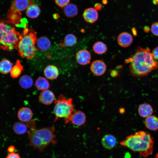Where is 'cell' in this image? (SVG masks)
<instances>
[{"label":"cell","mask_w":158,"mask_h":158,"mask_svg":"<svg viewBox=\"0 0 158 158\" xmlns=\"http://www.w3.org/2000/svg\"><path fill=\"white\" fill-rule=\"evenodd\" d=\"M72 98L66 99L63 95H60L54 101V109L55 122L60 118H63L67 124L71 121V116L73 113L74 107Z\"/></svg>","instance_id":"6"},{"label":"cell","mask_w":158,"mask_h":158,"mask_svg":"<svg viewBox=\"0 0 158 158\" xmlns=\"http://www.w3.org/2000/svg\"><path fill=\"white\" fill-rule=\"evenodd\" d=\"M76 59L79 64L85 65L90 63L91 59V54L87 50H80L76 53Z\"/></svg>","instance_id":"10"},{"label":"cell","mask_w":158,"mask_h":158,"mask_svg":"<svg viewBox=\"0 0 158 158\" xmlns=\"http://www.w3.org/2000/svg\"><path fill=\"white\" fill-rule=\"evenodd\" d=\"M30 130H28L29 145L34 149L43 151L49 144H56L57 141L54 133L55 128L53 126L37 129L34 120H31L26 123Z\"/></svg>","instance_id":"2"},{"label":"cell","mask_w":158,"mask_h":158,"mask_svg":"<svg viewBox=\"0 0 158 158\" xmlns=\"http://www.w3.org/2000/svg\"><path fill=\"white\" fill-rule=\"evenodd\" d=\"M6 158H20L18 153L15 152L10 153Z\"/></svg>","instance_id":"32"},{"label":"cell","mask_w":158,"mask_h":158,"mask_svg":"<svg viewBox=\"0 0 158 158\" xmlns=\"http://www.w3.org/2000/svg\"><path fill=\"white\" fill-rule=\"evenodd\" d=\"M153 4L155 5L158 4V0H153Z\"/></svg>","instance_id":"35"},{"label":"cell","mask_w":158,"mask_h":158,"mask_svg":"<svg viewBox=\"0 0 158 158\" xmlns=\"http://www.w3.org/2000/svg\"><path fill=\"white\" fill-rule=\"evenodd\" d=\"M107 0H103L102 2L104 4H107Z\"/></svg>","instance_id":"36"},{"label":"cell","mask_w":158,"mask_h":158,"mask_svg":"<svg viewBox=\"0 0 158 158\" xmlns=\"http://www.w3.org/2000/svg\"><path fill=\"white\" fill-rule=\"evenodd\" d=\"M92 49L94 52L98 54H102L105 53L107 50V46L103 42L98 41L93 44Z\"/></svg>","instance_id":"26"},{"label":"cell","mask_w":158,"mask_h":158,"mask_svg":"<svg viewBox=\"0 0 158 158\" xmlns=\"http://www.w3.org/2000/svg\"><path fill=\"white\" fill-rule=\"evenodd\" d=\"M12 67V63L8 59H3L0 61V72L2 74L10 72Z\"/></svg>","instance_id":"25"},{"label":"cell","mask_w":158,"mask_h":158,"mask_svg":"<svg viewBox=\"0 0 158 158\" xmlns=\"http://www.w3.org/2000/svg\"><path fill=\"white\" fill-rule=\"evenodd\" d=\"M37 39L36 33L32 29L26 28L23 30L15 48L21 57L34 58L37 50L36 44Z\"/></svg>","instance_id":"4"},{"label":"cell","mask_w":158,"mask_h":158,"mask_svg":"<svg viewBox=\"0 0 158 158\" xmlns=\"http://www.w3.org/2000/svg\"><path fill=\"white\" fill-rule=\"evenodd\" d=\"M20 35L11 23L7 21H0L1 49L4 50L11 51L15 48Z\"/></svg>","instance_id":"5"},{"label":"cell","mask_w":158,"mask_h":158,"mask_svg":"<svg viewBox=\"0 0 158 158\" xmlns=\"http://www.w3.org/2000/svg\"><path fill=\"white\" fill-rule=\"evenodd\" d=\"M102 8V6L101 4L99 3L95 4L94 6V8L96 11H99Z\"/></svg>","instance_id":"34"},{"label":"cell","mask_w":158,"mask_h":158,"mask_svg":"<svg viewBox=\"0 0 158 158\" xmlns=\"http://www.w3.org/2000/svg\"><path fill=\"white\" fill-rule=\"evenodd\" d=\"M39 99L42 104L45 105H49L54 101V94L52 91L48 90H43L40 93Z\"/></svg>","instance_id":"9"},{"label":"cell","mask_w":158,"mask_h":158,"mask_svg":"<svg viewBox=\"0 0 158 158\" xmlns=\"http://www.w3.org/2000/svg\"><path fill=\"white\" fill-rule=\"evenodd\" d=\"M154 158H158V153L156 154V155H155Z\"/></svg>","instance_id":"37"},{"label":"cell","mask_w":158,"mask_h":158,"mask_svg":"<svg viewBox=\"0 0 158 158\" xmlns=\"http://www.w3.org/2000/svg\"><path fill=\"white\" fill-rule=\"evenodd\" d=\"M17 116L20 121L28 122L31 120L33 113L30 108L26 107H22L18 111Z\"/></svg>","instance_id":"11"},{"label":"cell","mask_w":158,"mask_h":158,"mask_svg":"<svg viewBox=\"0 0 158 158\" xmlns=\"http://www.w3.org/2000/svg\"><path fill=\"white\" fill-rule=\"evenodd\" d=\"M28 128L26 124L21 121L15 123L13 127V131L17 135H22L27 132Z\"/></svg>","instance_id":"23"},{"label":"cell","mask_w":158,"mask_h":158,"mask_svg":"<svg viewBox=\"0 0 158 158\" xmlns=\"http://www.w3.org/2000/svg\"><path fill=\"white\" fill-rule=\"evenodd\" d=\"M16 150L15 147L13 145L9 147L7 149V151L10 153L14 152Z\"/></svg>","instance_id":"33"},{"label":"cell","mask_w":158,"mask_h":158,"mask_svg":"<svg viewBox=\"0 0 158 158\" xmlns=\"http://www.w3.org/2000/svg\"><path fill=\"white\" fill-rule=\"evenodd\" d=\"M148 48L144 49L138 47L129 66L130 71L132 75L135 77L145 76L158 67V63Z\"/></svg>","instance_id":"1"},{"label":"cell","mask_w":158,"mask_h":158,"mask_svg":"<svg viewBox=\"0 0 158 158\" xmlns=\"http://www.w3.org/2000/svg\"><path fill=\"white\" fill-rule=\"evenodd\" d=\"M32 3V0H14L11 9L14 13L21 12L27 9Z\"/></svg>","instance_id":"7"},{"label":"cell","mask_w":158,"mask_h":158,"mask_svg":"<svg viewBox=\"0 0 158 158\" xmlns=\"http://www.w3.org/2000/svg\"><path fill=\"white\" fill-rule=\"evenodd\" d=\"M118 44L123 47H126L130 46L133 41V38L129 33L123 32L120 33L117 38Z\"/></svg>","instance_id":"12"},{"label":"cell","mask_w":158,"mask_h":158,"mask_svg":"<svg viewBox=\"0 0 158 158\" xmlns=\"http://www.w3.org/2000/svg\"><path fill=\"white\" fill-rule=\"evenodd\" d=\"M152 54L154 59L155 60H158V47L153 50Z\"/></svg>","instance_id":"31"},{"label":"cell","mask_w":158,"mask_h":158,"mask_svg":"<svg viewBox=\"0 0 158 158\" xmlns=\"http://www.w3.org/2000/svg\"><path fill=\"white\" fill-rule=\"evenodd\" d=\"M23 69V67L19 60H17L16 64L13 66L10 72L11 77L16 78L19 76Z\"/></svg>","instance_id":"27"},{"label":"cell","mask_w":158,"mask_h":158,"mask_svg":"<svg viewBox=\"0 0 158 158\" xmlns=\"http://www.w3.org/2000/svg\"><path fill=\"white\" fill-rule=\"evenodd\" d=\"M120 144L146 158L153 152L154 139L149 133L140 131L127 136Z\"/></svg>","instance_id":"3"},{"label":"cell","mask_w":158,"mask_h":158,"mask_svg":"<svg viewBox=\"0 0 158 158\" xmlns=\"http://www.w3.org/2000/svg\"><path fill=\"white\" fill-rule=\"evenodd\" d=\"M83 16L86 22L93 23L97 20L98 15L97 11L95 8H89L85 10L83 13Z\"/></svg>","instance_id":"13"},{"label":"cell","mask_w":158,"mask_h":158,"mask_svg":"<svg viewBox=\"0 0 158 158\" xmlns=\"http://www.w3.org/2000/svg\"><path fill=\"white\" fill-rule=\"evenodd\" d=\"M138 112L140 116L143 118L151 116L153 112L151 106L148 103H144L140 104L138 109Z\"/></svg>","instance_id":"18"},{"label":"cell","mask_w":158,"mask_h":158,"mask_svg":"<svg viewBox=\"0 0 158 158\" xmlns=\"http://www.w3.org/2000/svg\"><path fill=\"white\" fill-rule=\"evenodd\" d=\"M20 86L24 89L31 88L33 85V81L32 78L29 75H24L20 77L19 80Z\"/></svg>","instance_id":"22"},{"label":"cell","mask_w":158,"mask_h":158,"mask_svg":"<svg viewBox=\"0 0 158 158\" xmlns=\"http://www.w3.org/2000/svg\"><path fill=\"white\" fill-rule=\"evenodd\" d=\"M101 143L102 146L105 149L110 150L114 148L116 144V138L111 134H107L102 138Z\"/></svg>","instance_id":"16"},{"label":"cell","mask_w":158,"mask_h":158,"mask_svg":"<svg viewBox=\"0 0 158 158\" xmlns=\"http://www.w3.org/2000/svg\"><path fill=\"white\" fill-rule=\"evenodd\" d=\"M44 73L45 77L47 79L54 80L58 77L59 71L58 68L53 65L47 66L44 70Z\"/></svg>","instance_id":"15"},{"label":"cell","mask_w":158,"mask_h":158,"mask_svg":"<svg viewBox=\"0 0 158 158\" xmlns=\"http://www.w3.org/2000/svg\"><path fill=\"white\" fill-rule=\"evenodd\" d=\"M35 85L37 90L42 91L48 90L50 85L46 78L41 77H39L36 80Z\"/></svg>","instance_id":"24"},{"label":"cell","mask_w":158,"mask_h":158,"mask_svg":"<svg viewBox=\"0 0 158 158\" xmlns=\"http://www.w3.org/2000/svg\"><path fill=\"white\" fill-rule=\"evenodd\" d=\"M90 70L92 73L96 76L103 75L106 71L107 66L105 63L101 60L94 61L91 64Z\"/></svg>","instance_id":"8"},{"label":"cell","mask_w":158,"mask_h":158,"mask_svg":"<svg viewBox=\"0 0 158 158\" xmlns=\"http://www.w3.org/2000/svg\"><path fill=\"white\" fill-rule=\"evenodd\" d=\"M77 42V38L72 34H68L65 36L63 43L65 46L71 47L75 45Z\"/></svg>","instance_id":"28"},{"label":"cell","mask_w":158,"mask_h":158,"mask_svg":"<svg viewBox=\"0 0 158 158\" xmlns=\"http://www.w3.org/2000/svg\"><path fill=\"white\" fill-rule=\"evenodd\" d=\"M145 124L148 129L155 131L158 129V118L154 116L147 117L145 121Z\"/></svg>","instance_id":"19"},{"label":"cell","mask_w":158,"mask_h":158,"mask_svg":"<svg viewBox=\"0 0 158 158\" xmlns=\"http://www.w3.org/2000/svg\"><path fill=\"white\" fill-rule=\"evenodd\" d=\"M40 11L41 10L39 6L36 4L32 3L26 9V14L28 18L34 19L39 16Z\"/></svg>","instance_id":"20"},{"label":"cell","mask_w":158,"mask_h":158,"mask_svg":"<svg viewBox=\"0 0 158 158\" xmlns=\"http://www.w3.org/2000/svg\"><path fill=\"white\" fill-rule=\"evenodd\" d=\"M63 12L65 16L68 18H73L78 13L77 6L73 4H68L64 7Z\"/></svg>","instance_id":"21"},{"label":"cell","mask_w":158,"mask_h":158,"mask_svg":"<svg viewBox=\"0 0 158 158\" xmlns=\"http://www.w3.org/2000/svg\"><path fill=\"white\" fill-rule=\"evenodd\" d=\"M151 31L154 35L158 36V22L154 23L152 25Z\"/></svg>","instance_id":"30"},{"label":"cell","mask_w":158,"mask_h":158,"mask_svg":"<svg viewBox=\"0 0 158 158\" xmlns=\"http://www.w3.org/2000/svg\"><path fill=\"white\" fill-rule=\"evenodd\" d=\"M86 119L85 115L83 112L80 111H77L72 114L71 121L74 125L80 126L85 123Z\"/></svg>","instance_id":"14"},{"label":"cell","mask_w":158,"mask_h":158,"mask_svg":"<svg viewBox=\"0 0 158 158\" xmlns=\"http://www.w3.org/2000/svg\"><path fill=\"white\" fill-rule=\"evenodd\" d=\"M70 0H55L56 4L59 6L63 8L68 5Z\"/></svg>","instance_id":"29"},{"label":"cell","mask_w":158,"mask_h":158,"mask_svg":"<svg viewBox=\"0 0 158 158\" xmlns=\"http://www.w3.org/2000/svg\"><path fill=\"white\" fill-rule=\"evenodd\" d=\"M36 44L37 49L41 51H45L50 48L51 43L49 38L43 36L37 39Z\"/></svg>","instance_id":"17"}]
</instances>
